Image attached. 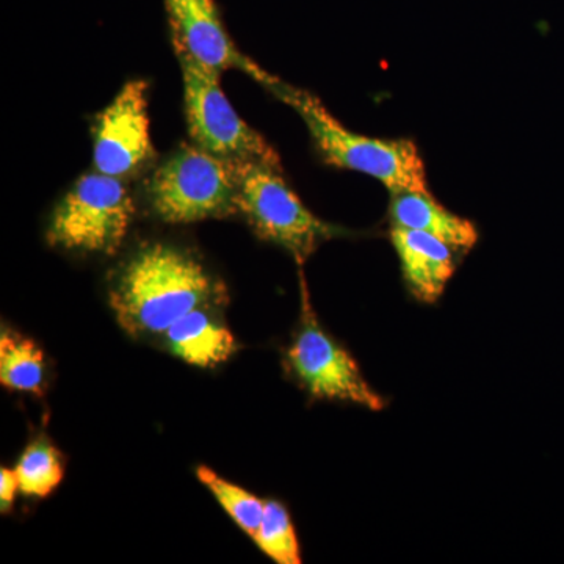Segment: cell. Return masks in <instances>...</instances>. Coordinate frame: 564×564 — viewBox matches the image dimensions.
I'll use <instances>...</instances> for the list:
<instances>
[{"instance_id":"1","label":"cell","mask_w":564,"mask_h":564,"mask_svg":"<svg viewBox=\"0 0 564 564\" xmlns=\"http://www.w3.org/2000/svg\"><path fill=\"white\" fill-rule=\"evenodd\" d=\"M109 300L126 333L158 336L192 311L225 302L226 289L188 252L152 243L122 267Z\"/></svg>"},{"instance_id":"2","label":"cell","mask_w":564,"mask_h":564,"mask_svg":"<svg viewBox=\"0 0 564 564\" xmlns=\"http://www.w3.org/2000/svg\"><path fill=\"white\" fill-rule=\"evenodd\" d=\"M267 90L302 118L323 162L367 174L389 192L429 193L425 162L413 140L375 139L348 129L313 93L274 77Z\"/></svg>"},{"instance_id":"3","label":"cell","mask_w":564,"mask_h":564,"mask_svg":"<svg viewBox=\"0 0 564 564\" xmlns=\"http://www.w3.org/2000/svg\"><path fill=\"white\" fill-rule=\"evenodd\" d=\"M232 163L239 214L259 239L288 251L296 265L303 267L323 243L355 234L307 209L282 170L258 161Z\"/></svg>"},{"instance_id":"4","label":"cell","mask_w":564,"mask_h":564,"mask_svg":"<svg viewBox=\"0 0 564 564\" xmlns=\"http://www.w3.org/2000/svg\"><path fill=\"white\" fill-rule=\"evenodd\" d=\"M148 195L158 217L172 225L239 214L234 163L196 144H182L155 170Z\"/></svg>"},{"instance_id":"5","label":"cell","mask_w":564,"mask_h":564,"mask_svg":"<svg viewBox=\"0 0 564 564\" xmlns=\"http://www.w3.org/2000/svg\"><path fill=\"white\" fill-rule=\"evenodd\" d=\"M174 52L181 65L185 120L193 143L226 161H258L282 170L276 150L229 102L221 88V73L180 47Z\"/></svg>"},{"instance_id":"6","label":"cell","mask_w":564,"mask_h":564,"mask_svg":"<svg viewBox=\"0 0 564 564\" xmlns=\"http://www.w3.org/2000/svg\"><path fill=\"white\" fill-rule=\"evenodd\" d=\"M302 270L303 267H300L302 313L292 343L285 350L289 372L314 399L383 411V397L366 380L350 351L337 343L318 322Z\"/></svg>"},{"instance_id":"7","label":"cell","mask_w":564,"mask_h":564,"mask_svg":"<svg viewBox=\"0 0 564 564\" xmlns=\"http://www.w3.org/2000/svg\"><path fill=\"white\" fill-rule=\"evenodd\" d=\"M131 192L120 177L84 174L52 214L46 240L63 250L115 254L133 217Z\"/></svg>"},{"instance_id":"8","label":"cell","mask_w":564,"mask_h":564,"mask_svg":"<svg viewBox=\"0 0 564 564\" xmlns=\"http://www.w3.org/2000/svg\"><path fill=\"white\" fill-rule=\"evenodd\" d=\"M150 129L147 82H126L93 122L96 172L120 180L139 172L154 158Z\"/></svg>"},{"instance_id":"9","label":"cell","mask_w":564,"mask_h":564,"mask_svg":"<svg viewBox=\"0 0 564 564\" xmlns=\"http://www.w3.org/2000/svg\"><path fill=\"white\" fill-rule=\"evenodd\" d=\"M169 14L173 47L191 54L207 68L218 70L239 69L251 79L267 87L274 79L273 74L236 46L226 31L215 0H163Z\"/></svg>"},{"instance_id":"10","label":"cell","mask_w":564,"mask_h":564,"mask_svg":"<svg viewBox=\"0 0 564 564\" xmlns=\"http://www.w3.org/2000/svg\"><path fill=\"white\" fill-rule=\"evenodd\" d=\"M389 237L408 291L417 302L436 303L455 274V248L415 229L391 226Z\"/></svg>"},{"instance_id":"11","label":"cell","mask_w":564,"mask_h":564,"mask_svg":"<svg viewBox=\"0 0 564 564\" xmlns=\"http://www.w3.org/2000/svg\"><path fill=\"white\" fill-rule=\"evenodd\" d=\"M389 218L395 228L430 234L456 251H470L478 242L477 226L448 210L430 192L391 193Z\"/></svg>"},{"instance_id":"12","label":"cell","mask_w":564,"mask_h":564,"mask_svg":"<svg viewBox=\"0 0 564 564\" xmlns=\"http://www.w3.org/2000/svg\"><path fill=\"white\" fill-rule=\"evenodd\" d=\"M212 307L192 311L163 334L169 350L176 358L199 369H214L228 361L237 350L231 329L215 318Z\"/></svg>"},{"instance_id":"13","label":"cell","mask_w":564,"mask_h":564,"mask_svg":"<svg viewBox=\"0 0 564 564\" xmlns=\"http://www.w3.org/2000/svg\"><path fill=\"white\" fill-rule=\"evenodd\" d=\"M46 362L40 345L3 326L0 334V384L13 392L43 395Z\"/></svg>"},{"instance_id":"14","label":"cell","mask_w":564,"mask_h":564,"mask_svg":"<svg viewBox=\"0 0 564 564\" xmlns=\"http://www.w3.org/2000/svg\"><path fill=\"white\" fill-rule=\"evenodd\" d=\"M65 470V456L46 434L35 437L24 448L14 467V473L20 478L21 494L39 499L51 496L61 486Z\"/></svg>"},{"instance_id":"15","label":"cell","mask_w":564,"mask_h":564,"mask_svg":"<svg viewBox=\"0 0 564 564\" xmlns=\"http://www.w3.org/2000/svg\"><path fill=\"white\" fill-rule=\"evenodd\" d=\"M196 477L248 536L252 538L258 533L265 510V499H259L247 489L231 484L207 466L196 467Z\"/></svg>"},{"instance_id":"16","label":"cell","mask_w":564,"mask_h":564,"mask_svg":"<svg viewBox=\"0 0 564 564\" xmlns=\"http://www.w3.org/2000/svg\"><path fill=\"white\" fill-rule=\"evenodd\" d=\"M252 541L274 563H302V552L291 514L288 508L276 500L265 499L261 527L252 536Z\"/></svg>"},{"instance_id":"17","label":"cell","mask_w":564,"mask_h":564,"mask_svg":"<svg viewBox=\"0 0 564 564\" xmlns=\"http://www.w3.org/2000/svg\"><path fill=\"white\" fill-rule=\"evenodd\" d=\"M18 492H21V489L17 473L9 467H2L0 469V511L2 514L10 513Z\"/></svg>"}]
</instances>
